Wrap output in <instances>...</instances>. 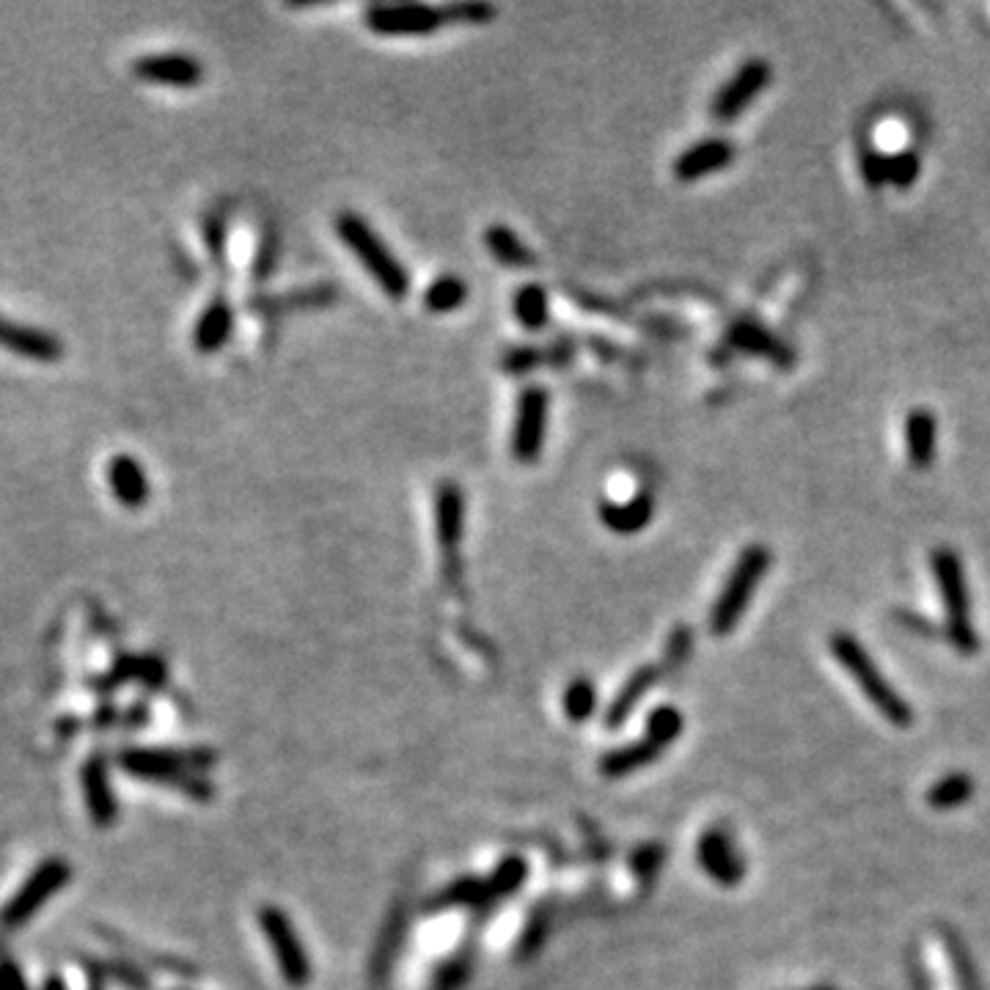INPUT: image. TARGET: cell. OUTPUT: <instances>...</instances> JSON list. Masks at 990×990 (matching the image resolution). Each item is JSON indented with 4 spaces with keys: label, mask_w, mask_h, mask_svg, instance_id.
Listing matches in <instances>:
<instances>
[{
    "label": "cell",
    "mask_w": 990,
    "mask_h": 990,
    "mask_svg": "<svg viewBox=\"0 0 990 990\" xmlns=\"http://www.w3.org/2000/svg\"><path fill=\"white\" fill-rule=\"evenodd\" d=\"M515 317L529 330H542L551 319V303L548 292L540 284H529L515 295Z\"/></svg>",
    "instance_id": "28"
},
{
    "label": "cell",
    "mask_w": 990,
    "mask_h": 990,
    "mask_svg": "<svg viewBox=\"0 0 990 990\" xmlns=\"http://www.w3.org/2000/svg\"><path fill=\"white\" fill-rule=\"evenodd\" d=\"M540 361H542L540 350H535V347H518V350L507 352V358H504V369H509L513 374H526Z\"/></svg>",
    "instance_id": "41"
},
{
    "label": "cell",
    "mask_w": 990,
    "mask_h": 990,
    "mask_svg": "<svg viewBox=\"0 0 990 990\" xmlns=\"http://www.w3.org/2000/svg\"><path fill=\"white\" fill-rule=\"evenodd\" d=\"M83 790H86V803H89L91 820L102 829L116 823V798H113L111 776H108V765L102 757H94L86 763L83 768Z\"/></svg>",
    "instance_id": "18"
},
{
    "label": "cell",
    "mask_w": 990,
    "mask_h": 990,
    "mask_svg": "<svg viewBox=\"0 0 990 990\" xmlns=\"http://www.w3.org/2000/svg\"><path fill=\"white\" fill-rule=\"evenodd\" d=\"M402 935H405V916L400 913L396 919H389V924H385L383 930V938H380L378 955H374V968H378V974L389 971L391 960H394V955L400 952Z\"/></svg>",
    "instance_id": "37"
},
{
    "label": "cell",
    "mask_w": 990,
    "mask_h": 990,
    "mask_svg": "<svg viewBox=\"0 0 990 990\" xmlns=\"http://www.w3.org/2000/svg\"><path fill=\"white\" fill-rule=\"evenodd\" d=\"M886 157L878 146H862V155H858V166H862L864 184L869 190H880L884 184H889V166H886Z\"/></svg>",
    "instance_id": "36"
},
{
    "label": "cell",
    "mask_w": 990,
    "mask_h": 990,
    "mask_svg": "<svg viewBox=\"0 0 990 990\" xmlns=\"http://www.w3.org/2000/svg\"><path fill=\"white\" fill-rule=\"evenodd\" d=\"M336 232H339L341 243L361 259L363 270L378 281L380 290L391 301H405L407 290H410V279H407V270L402 268L400 259L389 251L383 237L356 212H341L336 217Z\"/></svg>",
    "instance_id": "4"
},
{
    "label": "cell",
    "mask_w": 990,
    "mask_h": 990,
    "mask_svg": "<svg viewBox=\"0 0 990 990\" xmlns=\"http://www.w3.org/2000/svg\"><path fill=\"white\" fill-rule=\"evenodd\" d=\"M661 674H663L661 666H639V668H635V672L628 677V683H625L622 688H619V694L614 696L611 705H608L606 727L608 729L622 727V723L630 718V712L635 710V705H639V701L644 699V696L650 694L652 688H655V683H657V677H661Z\"/></svg>",
    "instance_id": "20"
},
{
    "label": "cell",
    "mask_w": 990,
    "mask_h": 990,
    "mask_svg": "<svg viewBox=\"0 0 990 990\" xmlns=\"http://www.w3.org/2000/svg\"><path fill=\"white\" fill-rule=\"evenodd\" d=\"M122 768L130 776H138V779L149 781H162V785H179L188 796L201 798L206 801L210 798V785L204 779L195 776V765L199 757H182V754L173 752H149V749H133V752H124L119 757Z\"/></svg>",
    "instance_id": "5"
},
{
    "label": "cell",
    "mask_w": 990,
    "mask_h": 990,
    "mask_svg": "<svg viewBox=\"0 0 990 990\" xmlns=\"http://www.w3.org/2000/svg\"><path fill=\"white\" fill-rule=\"evenodd\" d=\"M930 567H933L935 586H938L941 603H944L946 611L944 639L960 655H977L979 633L971 619V595H968L963 559L957 556V551L941 545L930 553Z\"/></svg>",
    "instance_id": "2"
},
{
    "label": "cell",
    "mask_w": 990,
    "mask_h": 990,
    "mask_svg": "<svg viewBox=\"0 0 990 990\" xmlns=\"http://www.w3.org/2000/svg\"><path fill=\"white\" fill-rule=\"evenodd\" d=\"M971 796H974L971 776L946 774L927 790V803L933 809H938V812H946V809H957L963 807V803H968Z\"/></svg>",
    "instance_id": "27"
},
{
    "label": "cell",
    "mask_w": 990,
    "mask_h": 990,
    "mask_svg": "<svg viewBox=\"0 0 990 990\" xmlns=\"http://www.w3.org/2000/svg\"><path fill=\"white\" fill-rule=\"evenodd\" d=\"M526 875H529V867H526L524 858L509 856V858H504L498 867H495V873L490 875L487 880H490V886H493L495 897H509V895H515L520 886H524Z\"/></svg>",
    "instance_id": "33"
},
{
    "label": "cell",
    "mask_w": 990,
    "mask_h": 990,
    "mask_svg": "<svg viewBox=\"0 0 990 990\" xmlns=\"http://www.w3.org/2000/svg\"><path fill=\"white\" fill-rule=\"evenodd\" d=\"M498 897L493 895V886L490 880L479 878H465L457 880V884L446 886L438 897L429 900V911H449V908H484L490 905Z\"/></svg>",
    "instance_id": "24"
},
{
    "label": "cell",
    "mask_w": 990,
    "mask_h": 990,
    "mask_svg": "<svg viewBox=\"0 0 990 990\" xmlns=\"http://www.w3.org/2000/svg\"><path fill=\"white\" fill-rule=\"evenodd\" d=\"M938 938L944 944L946 955H949L952 968H955V982L957 990H982V979H979L977 963H974L971 949L966 946V941L960 938V933L946 924H938Z\"/></svg>",
    "instance_id": "25"
},
{
    "label": "cell",
    "mask_w": 990,
    "mask_h": 990,
    "mask_svg": "<svg viewBox=\"0 0 990 990\" xmlns=\"http://www.w3.org/2000/svg\"><path fill=\"white\" fill-rule=\"evenodd\" d=\"M133 75L146 83L193 89L204 80V67L188 53H149L133 64Z\"/></svg>",
    "instance_id": "12"
},
{
    "label": "cell",
    "mask_w": 990,
    "mask_h": 990,
    "mask_svg": "<svg viewBox=\"0 0 990 990\" xmlns=\"http://www.w3.org/2000/svg\"><path fill=\"white\" fill-rule=\"evenodd\" d=\"M683 729H685L683 712H679L677 707H672V705H663V707H657V710H652L650 718H646V734H644V738L652 740L655 746H661L663 752H666V749L672 746L674 740H677L679 734H683Z\"/></svg>",
    "instance_id": "30"
},
{
    "label": "cell",
    "mask_w": 990,
    "mask_h": 990,
    "mask_svg": "<svg viewBox=\"0 0 990 990\" xmlns=\"http://www.w3.org/2000/svg\"><path fill=\"white\" fill-rule=\"evenodd\" d=\"M462 493L454 482H443L435 493V524H438V540L449 553H454L457 542L462 540V520H465V507H462Z\"/></svg>",
    "instance_id": "21"
},
{
    "label": "cell",
    "mask_w": 990,
    "mask_h": 990,
    "mask_svg": "<svg viewBox=\"0 0 990 990\" xmlns=\"http://www.w3.org/2000/svg\"><path fill=\"white\" fill-rule=\"evenodd\" d=\"M727 341L740 352H749L754 358H763V361L774 363L779 369L796 367V352L787 345L785 339L768 330L765 325H760L757 319H738V323L729 328Z\"/></svg>",
    "instance_id": "13"
},
{
    "label": "cell",
    "mask_w": 990,
    "mask_h": 990,
    "mask_svg": "<svg viewBox=\"0 0 990 990\" xmlns=\"http://www.w3.org/2000/svg\"><path fill=\"white\" fill-rule=\"evenodd\" d=\"M108 484L122 507L140 509L149 502V479L133 454H116L108 462Z\"/></svg>",
    "instance_id": "16"
},
{
    "label": "cell",
    "mask_w": 990,
    "mask_h": 990,
    "mask_svg": "<svg viewBox=\"0 0 990 990\" xmlns=\"http://www.w3.org/2000/svg\"><path fill=\"white\" fill-rule=\"evenodd\" d=\"M234 330V314L228 308L226 301H212L204 308V314L199 317L193 330V345L199 352H215L232 339Z\"/></svg>",
    "instance_id": "23"
},
{
    "label": "cell",
    "mask_w": 990,
    "mask_h": 990,
    "mask_svg": "<svg viewBox=\"0 0 990 990\" xmlns=\"http://www.w3.org/2000/svg\"><path fill=\"white\" fill-rule=\"evenodd\" d=\"M734 155H738V149H734L732 140L705 138L699 140V144L688 146L683 155H677L672 173L677 182H699V179L732 166Z\"/></svg>",
    "instance_id": "14"
},
{
    "label": "cell",
    "mask_w": 990,
    "mask_h": 990,
    "mask_svg": "<svg viewBox=\"0 0 990 990\" xmlns=\"http://www.w3.org/2000/svg\"><path fill=\"white\" fill-rule=\"evenodd\" d=\"M774 80V67H770L765 58H749L738 67V72L727 80V83L718 89V94L712 97L710 113L716 122L729 124L746 111L765 89Z\"/></svg>",
    "instance_id": "7"
},
{
    "label": "cell",
    "mask_w": 990,
    "mask_h": 990,
    "mask_svg": "<svg viewBox=\"0 0 990 990\" xmlns=\"http://www.w3.org/2000/svg\"><path fill=\"white\" fill-rule=\"evenodd\" d=\"M259 927H262L265 938L270 941V949H273L275 963H279L281 977L292 988H303V985L312 982V957L306 955L301 935L292 927V919L281 908L265 905L259 911Z\"/></svg>",
    "instance_id": "6"
},
{
    "label": "cell",
    "mask_w": 990,
    "mask_h": 990,
    "mask_svg": "<svg viewBox=\"0 0 990 990\" xmlns=\"http://www.w3.org/2000/svg\"><path fill=\"white\" fill-rule=\"evenodd\" d=\"M655 515V502H652L650 493H635L630 502H603L600 504V520L606 524V529H611L614 535H639L646 529V524Z\"/></svg>",
    "instance_id": "19"
},
{
    "label": "cell",
    "mask_w": 990,
    "mask_h": 990,
    "mask_svg": "<svg viewBox=\"0 0 990 990\" xmlns=\"http://www.w3.org/2000/svg\"><path fill=\"white\" fill-rule=\"evenodd\" d=\"M663 862H666V847L657 845V842H646V845L635 847L633 856H630V869L635 873V878L641 884H655L657 873L663 869Z\"/></svg>",
    "instance_id": "35"
},
{
    "label": "cell",
    "mask_w": 990,
    "mask_h": 990,
    "mask_svg": "<svg viewBox=\"0 0 990 990\" xmlns=\"http://www.w3.org/2000/svg\"><path fill=\"white\" fill-rule=\"evenodd\" d=\"M0 347L36 363H56L64 358V345L56 336L9 317H0Z\"/></svg>",
    "instance_id": "15"
},
{
    "label": "cell",
    "mask_w": 990,
    "mask_h": 990,
    "mask_svg": "<svg viewBox=\"0 0 990 990\" xmlns=\"http://www.w3.org/2000/svg\"><path fill=\"white\" fill-rule=\"evenodd\" d=\"M67 880H69L67 864L58 862V858L45 862L42 867H36V873L31 875L29 880H25V886L12 897V902L3 908V913H0V922L7 924L9 930L23 927V924L29 922V919L34 916V913L40 911V908L45 905V902L50 900V897L56 895L64 884H67Z\"/></svg>",
    "instance_id": "9"
},
{
    "label": "cell",
    "mask_w": 990,
    "mask_h": 990,
    "mask_svg": "<svg viewBox=\"0 0 990 990\" xmlns=\"http://www.w3.org/2000/svg\"><path fill=\"white\" fill-rule=\"evenodd\" d=\"M803 990H840L834 985H814V988H803Z\"/></svg>",
    "instance_id": "44"
},
{
    "label": "cell",
    "mask_w": 990,
    "mask_h": 990,
    "mask_svg": "<svg viewBox=\"0 0 990 990\" xmlns=\"http://www.w3.org/2000/svg\"><path fill=\"white\" fill-rule=\"evenodd\" d=\"M690 650H694V630L688 625H677L672 630L666 641V652H663V663H661V672L674 674L688 663Z\"/></svg>",
    "instance_id": "34"
},
{
    "label": "cell",
    "mask_w": 990,
    "mask_h": 990,
    "mask_svg": "<svg viewBox=\"0 0 990 990\" xmlns=\"http://www.w3.org/2000/svg\"><path fill=\"white\" fill-rule=\"evenodd\" d=\"M774 564V553L765 545L754 542L740 551L738 562L729 570L727 581H723L721 592H718L716 603L710 608V633L712 635H729L738 622L743 619L746 608L752 606L754 592L763 584L765 573Z\"/></svg>",
    "instance_id": "3"
},
{
    "label": "cell",
    "mask_w": 990,
    "mask_h": 990,
    "mask_svg": "<svg viewBox=\"0 0 990 990\" xmlns=\"http://www.w3.org/2000/svg\"><path fill=\"white\" fill-rule=\"evenodd\" d=\"M465 974H468V957H457V960L446 963V966L440 968L438 979H435V990H457L462 985V979H465Z\"/></svg>",
    "instance_id": "40"
},
{
    "label": "cell",
    "mask_w": 990,
    "mask_h": 990,
    "mask_svg": "<svg viewBox=\"0 0 990 990\" xmlns=\"http://www.w3.org/2000/svg\"><path fill=\"white\" fill-rule=\"evenodd\" d=\"M548 427V394L540 385L524 389L518 400V418H515L513 432V454L520 462H535L540 457L542 443H545Z\"/></svg>",
    "instance_id": "11"
},
{
    "label": "cell",
    "mask_w": 990,
    "mask_h": 990,
    "mask_svg": "<svg viewBox=\"0 0 990 990\" xmlns=\"http://www.w3.org/2000/svg\"><path fill=\"white\" fill-rule=\"evenodd\" d=\"M905 968H908V985H911V990H933V979H930L927 960H924V955L919 952L916 944L908 946Z\"/></svg>",
    "instance_id": "39"
},
{
    "label": "cell",
    "mask_w": 990,
    "mask_h": 990,
    "mask_svg": "<svg viewBox=\"0 0 990 990\" xmlns=\"http://www.w3.org/2000/svg\"><path fill=\"white\" fill-rule=\"evenodd\" d=\"M938 449V421L930 407H913L905 418V451L913 471H927Z\"/></svg>",
    "instance_id": "17"
},
{
    "label": "cell",
    "mask_w": 990,
    "mask_h": 990,
    "mask_svg": "<svg viewBox=\"0 0 990 990\" xmlns=\"http://www.w3.org/2000/svg\"><path fill=\"white\" fill-rule=\"evenodd\" d=\"M484 243H487L490 254H493L504 268H513V270H526V268H535V254L526 248L524 239L507 226H490L487 234H484Z\"/></svg>",
    "instance_id": "26"
},
{
    "label": "cell",
    "mask_w": 990,
    "mask_h": 990,
    "mask_svg": "<svg viewBox=\"0 0 990 990\" xmlns=\"http://www.w3.org/2000/svg\"><path fill=\"white\" fill-rule=\"evenodd\" d=\"M886 166H889V184H895L897 190H908L916 184L919 173H922V157L916 155V149L905 146V149H897L886 157Z\"/></svg>",
    "instance_id": "32"
},
{
    "label": "cell",
    "mask_w": 990,
    "mask_h": 990,
    "mask_svg": "<svg viewBox=\"0 0 990 990\" xmlns=\"http://www.w3.org/2000/svg\"><path fill=\"white\" fill-rule=\"evenodd\" d=\"M446 23H468V25H484L495 18V9L487 3H454V7L443 9Z\"/></svg>",
    "instance_id": "38"
},
{
    "label": "cell",
    "mask_w": 990,
    "mask_h": 990,
    "mask_svg": "<svg viewBox=\"0 0 990 990\" xmlns=\"http://www.w3.org/2000/svg\"><path fill=\"white\" fill-rule=\"evenodd\" d=\"M446 23V12L427 3H396L367 9L369 31L383 36H427Z\"/></svg>",
    "instance_id": "10"
},
{
    "label": "cell",
    "mask_w": 990,
    "mask_h": 990,
    "mask_svg": "<svg viewBox=\"0 0 990 990\" xmlns=\"http://www.w3.org/2000/svg\"><path fill=\"white\" fill-rule=\"evenodd\" d=\"M895 617H897V622L905 625V628L911 630V633H916V635H927V639H935V633H938L933 622H927V619L919 617V614H913V611H895Z\"/></svg>",
    "instance_id": "42"
},
{
    "label": "cell",
    "mask_w": 990,
    "mask_h": 990,
    "mask_svg": "<svg viewBox=\"0 0 990 990\" xmlns=\"http://www.w3.org/2000/svg\"><path fill=\"white\" fill-rule=\"evenodd\" d=\"M468 301V286L465 281L457 279V275H440L429 284L424 303L432 314H451Z\"/></svg>",
    "instance_id": "29"
},
{
    "label": "cell",
    "mask_w": 990,
    "mask_h": 990,
    "mask_svg": "<svg viewBox=\"0 0 990 990\" xmlns=\"http://www.w3.org/2000/svg\"><path fill=\"white\" fill-rule=\"evenodd\" d=\"M829 650L836 657L842 668L853 677V683L858 685L864 696H867L869 705L897 729H908L913 723V710L908 705L905 696L895 688V685L886 679V674L880 672L875 657L869 655L867 646L856 639L847 630H834L829 635Z\"/></svg>",
    "instance_id": "1"
},
{
    "label": "cell",
    "mask_w": 990,
    "mask_h": 990,
    "mask_svg": "<svg viewBox=\"0 0 990 990\" xmlns=\"http://www.w3.org/2000/svg\"><path fill=\"white\" fill-rule=\"evenodd\" d=\"M663 754L661 746H655L652 740H635V743H628V746H619L611 749L608 754L600 757V774L606 779H625V776L635 774V770L646 768V765L655 763L657 757Z\"/></svg>",
    "instance_id": "22"
},
{
    "label": "cell",
    "mask_w": 990,
    "mask_h": 990,
    "mask_svg": "<svg viewBox=\"0 0 990 990\" xmlns=\"http://www.w3.org/2000/svg\"><path fill=\"white\" fill-rule=\"evenodd\" d=\"M0 990H25V979L14 966H0Z\"/></svg>",
    "instance_id": "43"
},
{
    "label": "cell",
    "mask_w": 990,
    "mask_h": 990,
    "mask_svg": "<svg viewBox=\"0 0 990 990\" xmlns=\"http://www.w3.org/2000/svg\"><path fill=\"white\" fill-rule=\"evenodd\" d=\"M696 862H699L701 873L723 889H734L746 878V858L740 853L732 831L721 823L701 831L699 842H696Z\"/></svg>",
    "instance_id": "8"
},
{
    "label": "cell",
    "mask_w": 990,
    "mask_h": 990,
    "mask_svg": "<svg viewBox=\"0 0 990 990\" xmlns=\"http://www.w3.org/2000/svg\"><path fill=\"white\" fill-rule=\"evenodd\" d=\"M562 705H564V716H567L570 721L581 723V721H586V718H592L597 710L595 683H592L589 677H575L573 683L564 688Z\"/></svg>",
    "instance_id": "31"
}]
</instances>
